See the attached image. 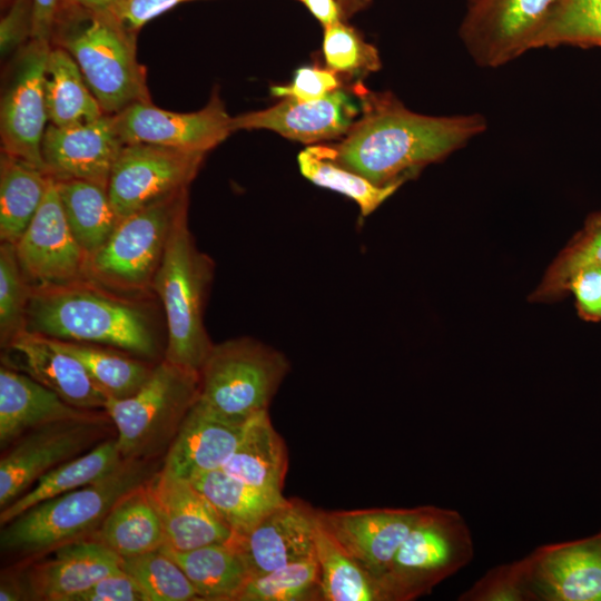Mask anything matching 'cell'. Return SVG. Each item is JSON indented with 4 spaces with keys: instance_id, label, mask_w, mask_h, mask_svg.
<instances>
[{
    "instance_id": "6da1fadb",
    "label": "cell",
    "mask_w": 601,
    "mask_h": 601,
    "mask_svg": "<svg viewBox=\"0 0 601 601\" xmlns=\"http://www.w3.org/2000/svg\"><path fill=\"white\" fill-rule=\"evenodd\" d=\"M480 114L426 116L390 93L367 95L364 115L338 144L321 150L334 162L375 185L403 184L486 130Z\"/></svg>"
},
{
    "instance_id": "7a4b0ae2",
    "label": "cell",
    "mask_w": 601,
    "mask_h": 601,
    "mask_svg": "<svg viewBox=\"0 0 601 601\" xmlns=\"http://www.w3.org/2000/svg\"><path fill=\"white\" fill-rule=\"evenodd\" d=\"M26 329L60 341L107 345L142 357H154L158 352L145 311L89 278L32 286Z\"/></svg>"
},
{
    "instance_id": "3957f363",
    "label": "cell",
    "mask_w": 601,
    "mask_h": 601,
    "mask_svg": "<svg viewBox=\"0 0 601 601\" xmlns=\"http://www.w3.org/2000/svg\"><path fill=\"white\" fill-rule=\"evenodd\" d=\"M51 40L75 59L106 115L150 101L146 70L137 58L136 33L109 10L80 7L67 14L61 9Z\"/></svg>"
},
{
    "instance_id": "277c9868",
    "label": "cell",
    "mask_w": 601,
    "mask_h": 601,
    "mask_svg": "<svg viewBox=\"0 0 601 601\" xmlns=\"http://www.w3.org/2000/svg\"><path fill=\"white\" fill-rule=\"evenodd\" d=\"M152 471L150 461L125 460L109 475L29 508L2 525L1 551L28 556L83 539L99 529L124 495L146 483Z\"/></svg>"
},
{
    "instance_id": "5b68a950",
    "label": "cell",
    "mask_w": 601,
    "mask_h": 601,
    "mask_svg": "<svg viewBox=\"0 0 601 601\" xmlns=\"http://www.w3.org/2000/svg\"><path fill=\"white\" fill-rule=\"evenodd\" d=\"M213 268L211 259L195 244L185 209L171 228L151 288L160 298L166 317L164 358L198 373L214 346L204 325Z\"/></svg>"
},
{
    "instance_id": "8992f818",
    "label": "cell",
    "mask_w": 601,
    "mask_h": 601,
    "mask_svg": "<svg viewBox=\"0 0 601 601\" xmlns=\"http://www.w3.org/2000/svg\"><path fill=\"white\" fill-rule=\"evenodd\" d=\"M199 384L198 372L164 358L136 393L109 397L104 411L116 427L122 459L150 461L167 451L198 396Z\"/></svg>"
},
{
    "instance_id": "52a82bcc",
    "label": "cell",
    "mask_w": 601,
    "mask_h": 601,
    "mask_svg": "<svg viewBox=\"0 0 601 601\" xmlns=\"http://www.w3.org/2000/svg\"><path fill=\"white\" fill-rule=\"evenodd\" d=\"M288 371L283 353L254 338L214 344L199 372L196 402L224 417L246 422L268 410Z\"/></svg>"
},
{
    "instance_id": "ba28073f",
    "label": "cell",
    "mask_w": 601,
    "mask_h": 601,
    "mask_svg": "<svg viewBox=\"0 0 601 601\" xmlns=\"http://www.w3.org/2000/svg\"><path fill=\"white\" fill-rule=\"evenodd\" d=\"M473 556L471 532L454 510L426 506L378 579L384 601H411L465 566Z\"/></svg>"
},
{
    "instance_id": "9c48e42d",
    "label": "cell",
    "mask_w": 601,
    "mask_h": 601,
    "mask_svg": "<svg viewBox=\"0 0 601 601\" xmlns=\"http://www.w3.org/2000/svg\"><path fill=\"white\" fill-rule=\"evenodd\" d=\"M185 209L188 189L120 219L105 245L89 258V278L121 292L151 288L171 228Z\"/></svg>"
},
{
    "instance_id": "30bf717a",
    "label": "cell",
    "mask_w": 601,
    "mask_h": 601,
    "mask_svg": "<svg viewBox=\"0 0 601 601\" xmlns=\"http://www.w3.org/2000/svg\"><path fill=\"white\" fill-rule=\"evenodd\" d=\"M205 152L152 144H126L109 176L107 191L122 219L188 189Z\"/></svg>"
},
{
    "instance_id": "8fae6325",
    "label": "cell",
    "mask_w": 601,
    "mask_h": 601,
    "mask_svg": "<svg viewBox=\"0 0 601 601\" xmlns=\"http://www.w3.org/2000/svg\"><path fill=\"white\" fill-rule=\"evenodd\" d=\"M558 0H476L469 6L460 38L474 62L499 68L533 49Z\"/></svg>"
},
{
    "instance_id": "7c38bea8",
    "label": "cell",
    "mask_w": 601,
    "mask_h": 601,
    "mask_svg": "<svg viewBox=\"0 0 601 601\" xmlns=\"http://www.w3.org/2000/svg\"><path fill=\"white\" fill-rule=\"evenodd\" d=\"M50 50L49 41L33 39L21 48L2 95L0 112L2 152L46 171L41 142L48 120L45 71Z\"/></svg>"
},
{
    "instance_id": "4fadbf2b",
    "label": "cell",
    "mask_w": 601,
    "mask_h": 601,
    "mask_svg": "<svg viewBox=\"0 0 601 601\" xmlns=\"http://www.w3.org/2000/svg\"><path fill=\"white\" fill-rule=\"evenodd\" d=\"M102 416L33 428L13 442L0 461V508L6 509L42 475L83 454L100 437Z\"/></svg>"
},
{
    "instance_id": "5bb4252c",
    "label": "cell",
    "mask_w": 601,
    "mask_h": 601,
    "mask_svg": "<svg viewBox=\"0 0 601 601\" xmlns=\"http://www.w3.org/2000/svg\"><path fill=\"white\" fill-rule=\"evenodd\" d=\"M111 116L125 145L152 144L206 154L233 131V117L217 93L204 108L193 112L170 111L151 101H141Z\"/></svg>"
},
{
    "instance_id": "9a60e30c",
    "label": "cell",
    "mask_w": 601,
    "mask_h": 601,
    "mask_svg": "<svg viewBox=\"0 0 601 601\" xmlns=\"http://www.w3.org/2000/svg\"><path fill=\"white\" fill-rule=\"evenodd\" d=\"M14 248L32 286L89 278V258L70 230L53 177L38 211Z\"/></svg>"
},
{
    "instance_id": "2e32d148",
    "label": "cell",
    "mask_w": 601,
    "mask_h": 601,
    "mask_svg": "<svg viewBox=\"0 0 601 601\" xmlns=\"http://www.w3.org/2000/svg\"><path fill=\"white\" fill-rule=\"evenodd\" d=\"M523 560L528 600L601 601V533L540 546Z\"/></svg>"
},
{
    "instance_id": "e0dca14e",
    "label": "cell",
    "mask_w": 601,
    "mask_h": 601,
    "mask_svg": "<svg viewBox=\"0 0 601 601\" xmlns=\"http://www.w3.org/2000/svg\"><path fill=\"white\" fill-rule=\"evenodd\" d=\"M426 506L325 511L317 520L377 582Z\"/></svg>"
},
{
    "instance_id": "ac0fdd59",
    "label": "cell",
    "mask_w": 601,
    "mask_h": 601,
    "mask_svg": "<svg viewBox=\"0 0 601 601\" xmlns=\"http://www.w3.org/2000/svg\"><path fill=\"white\" fill-rule=\"evenodd\" d=\"M317 509L299 499H285L247 533L229 542L243 556L250 577L315 556Z\"/></svg>"
},
{
    "instance_id": "d6986e66",
    "label": "cell",
    "mask_w": 601,
    "mask_h": 601,
    "mask_svg": "<svg viewBox=\"0 0 601 601\" xmlns=\"http://www.w3.org/2000/svg\"><path fill=\"white\" fill-rule=\"evenodd\" d=\"M125 146L111 115L69 127L49 125L41 154L56 179L87 180L107 188L111 169Z\"/></svg>"
},
{
    "instance_id": "ffe728a7",
    "label": "cell",
    "mask_w": 601,
    "mask_h": 601,
    "mask_svg": "<svg viewBox=\"0 0 601 601\" xmlns=\"http://www.w3.org/2000/svg\"><path fill=\"white\" fill-rule=\"evenodd\" d=\"M145 485L161 519L165 545L170 549L189 551L233 538L230 526L190 481L161 469Z\"/></svg>"
},
{
    "instance_id": "44dd1931",
    "label": "cell",
    "mask_w": 601,
    "mask_h": 601,
    "mask_svg": "<svg viewBox=\"0 0 601 601\" xmlns=\"http://www.w3.org/2000/svg\"><path fill=\"white\" fill-rule=\"evenodd\" d=\"M356 114L355 102L338 88L317 100L284 98L269 108L233 117L231 130L268 129L290 140L313 144L346 135Z\"/></svg>"
},
{
    "instance_id": "7402d4cb",
    "label": "cell",
    "mask_w": 601,
    "mask_h": 601,
    "mask_svg": "<svg viewBox=\"0 0 601 601\" xmlns=\"http://www.w3.org/2000/svg\"><path fill=\"white\" fill-rule=\"evenodd\" d=\"M122 571L121 558L99 540L80 539L55 549L48 560L28 570L29 599L70 601L100 579Z\"/></svg>"
},
{
    "instance_id": "603a6c76",
    "label": "cell",
    "mask_w": 601,
    "mask_h": 601,
    "mask_svg": "<svg viewBox=\"0 0 601 601\" xmlns=\"http://www.w3.org/2000/svg\"><path fill=\"white\" fill-rule=\"evenodd\" d=\"M6 348L14 352L19 358L18 364L10 367L35 378L68 404L87 411L105 408L108 400L106 393L93 382L85 366L59 347L53 338L23 329Z\"/></svg>"
},
{
    "instance_id": "cb8c5ba5",
    "label": "cell",
    "mask_w": 601,
    "mask_h": 601,
    "mask_svg": "<svg viewBox=\"0 0 601 601\" xmlns=\"http://www.w3.org/2000/svg\"><path fill=\"white\" fill-rule=\"evenodd\" d=\"M247 421L224 417L195 401L166 451L161 469L188 481L221 469L235 452Z\"/></svg>"
},
{
    "instance_id": "d4e9b609",
    "label": "cell",
    "mask_w": 601,
    "mask_h": 601,
    "mask_svg": "<svg viewBox=\"0 0 601 601\" xmlns=\"http://www.w3.org/2000/svg\"><path fill=\"white\" fill-rule=\"evenodd\" d=\"M101 416L77 408L26 373L1 364L0 446L8 449L27 432L62 421Z\"/></svg>"
},
{
    "instance_id": "484cf974",
    "label": "cell",
    "mask_w": 601,
    "mask_h": 601,
    "mask_svg": "<svg viewBox=\"0 0 601 601\" xmlns=\"http://www.w3.org/2000/svg\"><path fill=\"white\" fill-rule=\"evenodd\" d=\"M287 467L286 444L267 410L247 421L235 452L221 470L257 490L283 495Z\"/></svg>"
},
{
    "instance_id": "4316f807",
    "label": "cell",
    "mask_w": 601,
    "mask_h": 601,
    "mask_svg": "<svg viewBox=\"0 0 601 601\" xmlns=\"http://www.w3.org/2000/svg\"><path fill=\"white\" fill-rule=\"evenodd\" d=\"M145 484L124 495L96 531V539L120 558L144 554L166 544L161 519Z\"/></svg>"
},
{
    "instance_id": "83f0119b",
    "label": "cell",
    "mask_w": 601,
    "mask_h": 601,
    "mask_svg": "<svg viewBox=\"0 0 601 601\" xmlns=\"http://www.w3.org/2000/svg\"><path fill=\"white\" fill-rule=\"evenodd\" d=\"M125 460L117 440L108 439L42 475L26 493L1 510V526L29 508L50 497L96 482L118 469Z\"/></svg>"
},
{
    "instance_id": "f1b7e54d",
    "label": "cell",
    "mask_w": 601,
    "mask_h": 601,
    "mask_svg": "<svg viewBox=\"0 0 601 601\" xmlns=\"http://www.w3.org/2000/svg\"><path fill=\"white\" fill-rule=\"evenodd\" d=\"M162 549L179 564L201 600L237 601L250 578L243 556L229 541L189 551L167 545Z\"/></svg>"
},
{
    "instance_id": "f546056e",
    "label": "cell",
    "mask_w": 601,
    "mask_h": 601,
    "mask_svg": "<svg viewBox=\"0 0 601 601\" xmlns=\"http://www.w3.org/2000/svg\"><path fill=\"white\" fill-rule=\"evenodd\" d=\"M45 99L50 124L69 127L106 115L75 59L63 48L51 47L45 71Z\"/></svg>"
},
{
    "instance_id": "4dcf8cb0",
    "label": "cell",
    "mask_w": 601,
    "mask_h": 601,
    "mask_svg": "<svg viewBox=\"0 0 601 601\" xmlns=\"http://www.w3.org/2000/svg\"><path fill=\"white\" fill-rule=\"evenodd\" d=\"M52 176L2 152L0 162V238L16 244L38 211Z\"/></svg>"
},
{
    "instance_id": "1f68e13d",
    "label": "cell",
    "mask_w": 601,
    "mask_h": 601,
    "mask_svg": "<svg viewBox=\"0 0 601 601\" xmlns=\"http://www.w3.org/2000/svg\"><path fill=\"white\" fill-rule=\"evenodd\" d=\"M61 206L70 230L90 258L108 240L119 218L107 188L80 179H56Z\"/></svg>"
},
{
    "instance_id": "d6a6232c",
    "label": "cell",
    "mask_w": 601,
    "mask_h": 601,
    "mask_svg": "<svg viewBox=\"0 0 601 601\" xmlns=\"http://www.w3.org/2000/svg\"><path fill=\"white\" fill-rule=\"evenodd\" d=\"M315 555L321 601H384L378 582L325 530L317 520V511Z\"/></svg>"
},
{
    "instance_id": "836d02e7",
    "label": "cell",
    "mask_w": 601,
    "mask_h": 601,
    "mask_svg": "<svg viewBox=\"0 0 601 601\" xmlns=\"http://www.w3.org/2000/svg\"><path fill=\"white\" fill-rule=\"evenodd\" d=\"M190 482L208 499L235 535L247 533L286 499L257 490L221 469L200 474Z\"/></svg>"
},
{
    "instance_id": "e575fe53",
    "label": "cell",
    "mask_w": 601,
    "mask_h": 601,
    "mask_svg": "<svg viewBox=\"0 0 601 601\" xmlns=\"http://www.w3.org/2000/svg\"><path fill=\"white\" fill-rule=\"evenodd\" d=\"M55 342L85 366L108 398H125L132 395L148 380L154 368L145 362L97 344L60 339Z\"/></svg>"
},
{
    "instance_id": "d590c367",
    "label": "cell",
    "mask_w": 601,
    "mask_h": 601,
    "mask_svg": "<svg viewBox=\"0 0 601 601\" xmlns=\"http://www.w3.org/2000/svg\"><path fill=\"white\" fill-rule=\"evenodd\" d=\"M300 174L316 186L339 193L354 200L363 217L371 215L402 185L378 186L367 178L334 162L318 147L297 156Z\"/></svg>"
},
{
    "instance_id": "8d00e7d4",
    "label": "cell",
    "mask_w": 601,
    "mask_h": 601,
    "mask_svg": "<svg viewBox=\"0 0 601 601\" xmlns=\"http://www.w3.org/2000/svg\"><path fill=\"white\" fill-rule=\"evenodd\" d=\"M601 267V210L591 214L584 226L562 249L532 295L533 302L555 300L568 292L570 279L580 270Z\"/></svg>"
},
{
    "instance_id": "74e56055",
    "label": "cell",
    "mask_w": 601,
    "mask_h": 601,
    "mask_svg": "<svg viewBox=\"0 0 601 601\" xmlns=\"http://www.w3.org/2000/svg\"><path fill=\"white\" fill-rule=\"evenodd\" d=\"M601 47V0H558L538 33L533 49Z\"/></svg>"
},
{
    "instance_id": "f35d334b",
    "label": "cell",
    "mask_w": 601,
    "mask_h": 601,
    "mask_svg": "<svg viewBox=\"0 0 601 601\" xmlns=\"http://www.w3.org/2000/svg\"><path fill=\"white\" fill-rule=\"evenodd\" d=\"M237 601H321L316 555L250 577Z\"/></svg>"
},
{
    "instance_id": "ab89813d",
    "label": "cell",
    "mask_w": 601,
    "mask_h": 601,
    "mask_svg": "<svg viewBox=\"0 0 601 601\" xmlns=\"http://www.w3.org/2000/svg\"><path fill=\"white\" fill-rule=\"evenodd\" d=\"M121 566L140 584L149 601L201 600L183 569L162 548L121 558Z\"/></svg>"
},
{
    "instance_id": "60d3db41",
    "label": "cell",
    "mask_w": 601,
    "mask_h": 601,
    "mask_svg": "<svg viewBox=\"0 0 601 601\" xmlns=\"http://www.w3.org/2000/svg\"><path fill=\"white\" fill-rule=\"evenodd\" d=\"M32 285L24 275L13 244L0 246V339L8 344L23 329Z\"/></svg>"
},
{
    "instance_id": "b9f144b4",
    "label": "cell",
    "mask_w": 601,
    "mask_h": 601,
    "mask_svg": "<svg viewBox=\"0 0 601 601\" xmlns=\"http://www.w3.org/2000/svg\"><path fill=\"white\" fill-rule=\"evenodd\" d=\"M323 55L336 73L356 75L380 69L377 50L342 21L324 27Z\"/></svg>"
},
{
    "instance_id": "7bdbcfd3",
    "label": "cell",
    "mask_w": 601,
    "mask_h": 601,
    "mask_svg": "<svg viewBox=\"0 0 601 601\" xmlns=\"http://www.w3.org/2000/svg\"><path fill=\"white\" fill-rule=\"evenodd\" d=\"M459 599L467 601H526L524 560L487 571Z\"/></svg>"
},
{
    "instance_id": "ee69618b",
    "label": "cell",
    "mask_w": 601,
    "mask_h": 601,
    "mask_svg": "<svg viewBox=\"0 0 601 601\" xmlns=\"http://www.w3.org/2000/svg\"><path fill=\"white\" fill-rule=\"evenodd\" d=\"M339 88L336 72L328 68L304 66L298 68L288 85L273 86L272 95L300 101L317 100Z\"/></svg>"
},
{
    "instance_id": "f6af8a7d",
    "label": "cell",
    "mask_w": 601,
    "mask_h": 601,
    "mask_svg": "<svg viewBox=\"0 0 601 601\" xmlns=\"http://www.w3.org/2000/svg\"><path fill=\"white\" fill-rule=\"evenodd\" d=\"M70 601H149L140 584L126 571L107 575Z\"/></svg>"
},
{
    "instance_id": "bcb514c9",
    "label": "cell",
    "mask_w": 601,
    "mask_h": 601,
    "mask_svg": "<svg viewBox=\"0 0 601 601\" xmlns=\"http://www.w3.org/2000/svg\"><path fill=\"white\" fill-rule=\"evenodd\" d=\"M577 300L580 317L589 322L601 319V267H589L578 272L569 282L568 292Z\"/></svg>"
},
{
    "instance_id": "7dc6e473",
    "label": "cell",
    "mask_w": 601,
    "mask_h": 601,
    "mask_svg": "<svg viewBox=\"0 0 601 601\" xmlns=\"http://www.w3.org/2000/svg\"><path fill=\"white\" fill-rule=\"evenodd\" d=\"M32 3L29 0H14L0 23V49L6 56L31 38Z\"/></svg>"
},
{
    "instance_id": "c3c4849f",
    "label": "cell",
    "mask_w": 601,
    "mask_h": 601,
    "mask_svg": "<svg viewBox=\"0 0 601 601\" xmlns=\"http://www.w3.org/2000/svg\"><path fill=\"white\" fill-rule=\"evenodd\" d=\"M186 1L190 0H119L109 11L136 33L151 19Z\"/></svg>"
},
{
    "instance_id": "681fc988",
    "label": "cell",
    "mask_w": 601,
    "mask_h": 601,
    "mask_svg": "<svg viewBox=\"0 0 601 601\" xmlns=\"http://www.w3.org/2000/svg\"><path fill=\"white\" fill-rule=\"evenodd\" d=\"M31 3L32 26L30 39L50 42L61 10V0H31Z\"/></svg>"
},
{
    "instance_id": "f907efd6",
    "label": "cell",
    "mask_w": 601,
    "mask_h": 601,
    "mask_svg": "<svg viewBox=\"0 0 601 601\" xmlns=\"http://www.w3.org/2000/svg\"><path fill=\"white\" fill-rule=\"evenodd\" d=\"M311 13L323 24L329 26L341 21L342 8L337 0H299Z\"/></svg>"
},
{
    "instance_id": "816d5d0a",
    "label": "cell",
    "mask_w": 601,
    "mask_h": 601,
    "mask_svg": "<svg viewBox=\"0 0 601 601\" xmlns=\"http://www.w3.org/2000/svg\"><path fill=\"white\" fill-rule=\"evenodd\" d=\"M29 599L24 584L14 578L2 577L0 584L1 601H19Z\"/></svg>"
},
{
    "instance_id": "f5cc1de1",
    "label": "cell",
    "mask_w": 601,
    "mask_h": 601,
    "mask_svg": "<svg viewBox=\"0 0 601 601\" xmlns=\"http://www.w3.org/2000/svg\"><path fill=\"white\" fill-rule=\"evenodd\" d=\"M119 0H72L73 3L90 10H109Z\"/></svg>"
},
{
    "instance_id": "db71d44e",
    "label": "cell",
    "mask_w": 601,
    "mask_h": 601,
    "mask_svg": "<svg viewBox=\"0 0 601 601\" xmlns=\"http://www.w3.org/2000/svg\"><path fill=\"white\" fill-rule=\"evenodd\" d=\"M337 2L341 8L345 6L347 9L353 10L356 7H361L365 0H337Z\"/></svg>"
},
{
    "instance_id": "11a10c76",
    "label": "cell",
    "mask_w": 601,
    "mask_h": 601,
    "mask_svg": "<svg viewBox=\"0 0 601 601\" xmlns=\"http://www.w3.org/2000/svg\"><path fill=\"white\" fill-rule=\"evenodd\" d=\"M476 0H467V6L472 4L473 2H475Z\"/></svg>"
}]
</instances>
